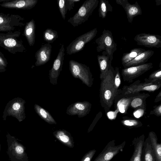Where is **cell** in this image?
I'll use <instances>...</instances> for the list:
<instances>
[{"mask_svg":"<svg viewBox=\"0 0 161 161\" xmlns=\"http://www.w3.org/2000/svg\"><path fill=\"white\" fill-rule=\"evenodd\" d=\"M115 70L112 66L105 76L101 80L100 88V102L106 113L110 109L118 94L119 89L114 85Z\"/></svg>","mask_w":161,"mask_h":161,"instance_id":"1","label":"cell"},{"mask_svg":"<svg viewBox=\"0 0 161 161\" xmlns=\"http://www.w3.org/2000/svg\"><path fill=\"white\" fill-rule=\"evenodd\" d=\"M98 0L85 1L77 12L67 21L73 26H77L87 20L93 12L97 7Z\"/></svg>","mask_w":161,"mask_h":161,"instance_id":"2","label":"cell"},{"mask_svg":"<svg viewBox=\"0 0 161 161\" xmlns=\"http://www.w3.org/2000/svg\"><path fill=\"white\" fill-rule=\"evenodd\" d=\"M8 145L7 153L10 161H28L25 147L17 139L9 134L7 135Z\"/></svg>","mask_w":161,"mask_h":161,"instance_id":"3","label":"cell"},{"mask_svg":"<svg viewBox=\"0 0 161 161\" xmlns=\"http://www.w3.org/2000/svg\"><path fill=\"white\" fill-rule=\"evenodd\" d=\"M69 64L70 71L74 77L79 79L89 87L92 86L94 79L88 66L73 60L69 61Z\"/></svg>","mask_w":161,"mask_h":161,"instance_id":"4","label":"cell"},{"mask_svg":"<svg viewBox=\"0 0 161 161\" xmlns=\"http://www.w3.org/2000/svg\"><path fill=\"white\" fill-rule=\"evenodd\" d=\"M97 44V52L105 51L109 56L112 61L113 59V54L117 50V44L114 41L112 32L104 29L102 34L95 40Z\"/></svg>","mask_w":161,"mask_h":161,"instance_id":"5","label":"cell"},{"mask_svg":"<svg viewBox=\"0 0 161 161\" xmlns=\"http://www.w3.org/2000/svg\"><path fill=\"white\" fill-rule=\"evenodd\" d=\"M161 87V83H141L137 80L129 86H125L122 89H120L119 94L125 95L139 93L141 91L154 92L158 90Z\"/></svg>","mask_w":161,"mask_h":161,"instance_id":"6","label":"cell"},{"mask_svg":"<svg viewBox=\"0 0 161 161\" xmlns=\"http://www.w3.org/2000/svg\"><path fill=\"white\" fill-rule=\"evenodd\" d=\"M97 32V28H95L77 37L67 47V53L70 55L82 50L86 44L95 37Z\"/></svg>","mask_w":161,"mask_h":161,"instance_id":"7","label":"cell"},{"mask_svg":"<svg viewBox=\"0 0 161 161\" xmlns=\"http://www.w3.org/2000/svg\"><path fill=\"white\" fill-rule=\"evenodd\" d=\"M115 142L114 140L109 142L94 161H109L120 152L122 151L125 141L118 145H115Z\"/></svg>","mask_w":161,"mask_h":161,"instance_id":"8","label":"cell"},{"mask_svg":"<svg viewBox=\"0 0 161 161\" xmlns=\"http://www.w3.org/2000/svg\"><path fill=\"white\" fill-rule=\"evenodd\" d=\"M153 67V63H149L124 68L122 70L121 75L125 81L131 82L134 79L142 75Z\"/></svg>","mask_w":161,"mask_h":161,"instance_id":"9","label":"cell"},{"mask_svg":"<svg viewBox=\"0 0 161 161\" xmlns=\"http://www.w3.org/2000/svg\"><path fill=\"white\" fill-rule=\"evenodd\" d=\"M134 40L138 45L147 47H161V36L159 35L143 33L136 35Z\"/></svg>","mask_w":161,"mask_h":161,"instance_id":"10","label":"cell"},{"mask_svg":"<svg viewBox=\"0 0 161 161\" xmlns=\"http://www.w3.org/2000/svg\"><path fill=\"white\" fill-rule=\"evenodd\" d=\"M64 51V46L63 44L59 50L56 58L53 61L52 68L49 71L50 82L54 85L57 84L58 78L62 70L65 55Z\"/></svg>","mask_w":161,"mask_h":161,"instance_id":"11","label":"cell"},{"mask_svg":"<svg viewBox=\"0 0 161 161\" xmlns=\"http://www.w3.org/2000/svg\"><path fill=\"white\" fill-rule=\"evenodd\" d=\"M91 107L92 104L89 102H77L69 105L66 113L69 115H77L79 118L83 117L89 114Z\"/></svg>","mask_w":161,"mask_h":161,"instance_id":"12","label":"cell"},{"mask_svg":"<svg viewBox=\"0 0 161 161\" xmlns=\"http://www.w3.org/2000/svg\"><path fill=\"white\" fill-rule=\"evenodd\" d=\"M116 3L121 5L125 11L128 21L131 23L134 17L142 14L141 7L137 2L134 4H131L128 0H116Z\"/></svg>","mask_w":161,"mask_h":161,"instance_id":"13","label":"cell"},{"mask_svg":"<svg viewBox=\"0 0 161 161\" xmlns=\"http://www.w3.org/2000/svg\"><path fill=\"white\" fill-rule=\"evenodd\" d=\"M52 49V46L50 44L47 43L42 46L36 55V66L44 65L50 60Z\"/></svg>","mask_w":161,"mask_h":161,"instance_id":"14","label":"cell"},{"mask_svg":"<svg viewBox=\"0 0 161 161\" xmlns=\"http://www.w3.org/2000/svg\"><path fill=\"white\" fill-rule=\"evenodd\" d=\"M145 136L142 134L135 137L132 141L134 152L129 161H141V156Z\"/></svg>","mask_w":161,"mask_h":161,"instance_id":"15","label":"cell"},{"mask_svg":"<svg viewBox=\"0 0 161 161\" xmlns=\"http://www.w3.org/2000/svg\"><path fill=\"white\" fill-rule=\"evenodd\" d=\"M97 59L100 71V78L102 80L106 75L111 67V61L109 56L105 51L103 52L102 55L97 56Z\"/></svg>","mask_w":161,"mask_h":161,"instance_id":"16","label":"cell"},{"mask_svg":"<svg viewBox=\"0 0 161 161\" xmlns=\"http://www.w3.org/2000/svg\"><path fill=\"white\" fill-rule=\"evenodd\" d=\"M154 53V52L148 50L143 52L131 61L123 65L124 68L136 66L145 64Z\"/></svg>","mask_w":161,"mask_h":161,"instance_id":"17","label":"cell"},{"mask_svg":"<svg viewBox=\"0 0 161 161\" xmlns=\"http://www.w3.org/2000/svg\"><path fill=\"white\" fill-rule=\"evenodd\" d=\"M150 95L148 93H136L131 99L129 106L136 110L138 109H146V99Z\"/></svg>","mask_w":161,"mask_h":161,"instance_id":"18","label":"cell"},{"mask_svg":"<svg viewBox=\"0 0 161 161\" xmlns=\"http://www.w3.org/2000/svg\"><path fill=\"white\" fill-rule=\"evenodd\" d=\"M54 136L61 143L70 148L74 147V142L70 133L64 130H59L53 132Z\"/></svg>","mask_w":161,"mask_h":161,"instance_id":"19","label":"cell"},{"mask_svg":"<svg viewBox=\"0 0 161 161\" xmlns=\"http://www.w3.org/2000/svg\"><path fill=\"white\" fill-rule=\"evenodd\" d=\"M141 161H156L148 137L144 141L142 154Z\"/></svg>","mask_w":161,"mask_h":161,"instance_id":"20","label":"cell"},{"mask_svg":"<svg viewBox=\"0 0 161 161\" xmlns=\"http://www.w3.org/2000/svg\"><path fill=\"white\" fill-rule=\"evenodd\" d=\"M149 137L156 161H161V144L158 142V138L155 133L153 131L149 132Z\"/></svg>","mask_w":161,"mask_h":161,"instance_id":"21","label":"cell"},{"mask_svg":"<svg viewBox=\"0 0 161 161\" xmlns=\"http://www.w3.org/2000/svg\"><path fill=\"white\" fill-rule=\"evenodd\" d=\"M136 94L121 95L119 94V92L118 95L122 98L117 103L116 109L121 113H125L129 106L131 99Z\"/></svg>","mask_w":161,"mask_h":161,"instance_id":"22","label":"cell"},{"mask_svg":"<svg viewBox=\"0 0 161 161\" xmlns=\"http://www.w3.org/2000/svg\"><path fill=\"white\" fill-rule=\"evenodd\" d=\"M34 109L36 113L46 122L51 125L57 124V122L50 113L42 107L36 104Z\"/></svg>","mask_w":161,"mask_h":161,"instance_id":"23","label":"cell"},{"mask_svg":"<svg viewBox=\"0 0 161 161\" xmlns=\"http://www.w3.org/2000/svg\"><path fill=\"white\" fill-rule=\"evenodd\" d=\"M146 50L140 48H135L130 52L124 53L121 58L122 64L123 65L131 61L139 54Z\"/></svg>","mask_w":161,"mask_h":161,"instance_id":"24","label":"cell"},{"mask_svg":"<svg viewBox=\"0 0 161 161\" xmlns=\"http://www.w3.org/2000/svg\"><path fill=\"white\" fill-rule=\"evenodd\" d=\"M113 7L108 0H100L98 8L99 17L104 19L107 16L108 12L113 11Z\"/></svg>","mask_w":161,"mask_h":161,"instance_id":"25","label":"cell"},{"mask_svg":"<svg viewBox=\"0 0 161 161\" xmlns=\"http://www.w3.org/2000/svg\"><path fill=\"white\" fill-rule=\"evenodd\" d=\"M43 35L44 40L49 44L53 42L58 37L57 32L50 28L45 30Z\"/></svg>","mask_w":161,"mask_h":161,"instance_id":"26","label":"cell"},{"mask_svg":"<svg viewBox=\"0 0 161 161\" xmlns=\"http://www.w3.org/2000/svg\"><path fill=\"white\" fill-rule=\"evenodd\" d=\"M121 122L123 125L129 129L139 127L142 125L141 121L132 118L123 117Z\"/></svg>","mask_w":161,"mask_h":161,"instance_id":"27","label":"cell"},{"mask_svg":"<svg viewBox=\"0 0 161 161\" xmlns=\"http://www.w3.org/2000/svg\"><path fill=\"white\" fill-rule=\"evenodd\" d=\"M145 82L161 83V68L157 69L152 73L148 78L144 79Z\"/></svg>","mask_w":161,"mask_h":161,"instance_id":"28","label":"cell"},{"mask_svg":"<svg viewBox=\"0 0 161 161\" xmlns=\"http://www.w3.org/2000/svg\"><path fill=\"white\" fill-rule=\"evenodd\" d=\"M66 0H57L58 4L59 11L63 19L64 20L66 18V14L68 9L65 5Z\"/></svg>","mask_w":161,"mask_h":161,"instance_id":"29","label":"cell"},{"mask_svg":"<svg viewBox=\"0 0 161 161\" xmlns=\"http://www.w3.org/2000/svg\"><path fill=\"white\" fill-rule=\"evenodd\" d=\"M115 73L114 77V85L115 88L119 89L121 83V75L119 73V68L116 67L115 69Z\"/></svg>","mask_w":161,"mask_h":161,"instance_id":"30","label":"cell"},{"mask_svg":"<svg viewBox=\"0 0 161 161\" xmlns=\"http://www.w3.org/2000/svg\"><path fill=\"white\" fill-rule=\"evenodd\" d=\"M96 152L95 149L89 151L84 155L80 161H91Z\"/></svg>","mask_w":161,"mask_h":161,"instance_id":"31","label":"cell"},{"mask_svg":"<svg viewBox=\"0 0 161 161\" xmlns=\"http://www.w3.org/2000/svg\"><path fill=\"white\" fill-rule=\"evenodd\" d=\"M150 114H154L158 117L161 116V104L154 106L153 109L150 111Z\"/></svg>","mask_w":161,"mask_h":161,"instance_id":"32","label":"cell"},{"mask_svg":"<svg viewBox=\"0 0 161 161\" xmlns=\"http://www.w3.org/2000/svg\"><path fill=\"white\" fill-rule=\"evenodd\" d=\"M80 1V0H66L65 5L68 10L70 11L72 9L75 3Z\"/></svg>","mask_w":161,"mask_h":161,"instance_id":"33","label":"cell"},{"mask_svg":"<svg viewBox=\"0 0 161 161\" xmlns=\"http://www.w3.org/2000/svg\"><path fill=\"white\" fill-rule=\"evenodd\" d=\"M16 41L12 38L7 39L4 41V45L8 47H13L16 45Z\"/></svg>","mask_w":161,"mask_h":161,"instance_id":"34","label":"cell"},{"mask_svg":"<svg viewBox=\"0 0 161 161\" xmlns=\"http://www.w3.org/2000/svg\"><path fill=\"white\" fill-rule=\"evenodd\" d=\"M146 110L141 108L136 109L133 112V115L136 118H139L143 115Z\"/></svg>","mask_w":161,"mask_h":161,"instance_id":"35","label":"cell"},{"mask_svg":"<svg viewBox=\"0 0 161 161\" xmlns=\"http://www.w3.org/2000/svg\"><path fill=\"white\" fill-rule=\"evenodd\" d=\"M119 112V111L117 109L114 112H108L107 113L108 117L110 119H114L115 118L117 113Z\"/></svg>","mask_w":161,"mask_h":161,"instance_id":"36","label":"cell"},{"mask_svg":"<svg viewBox=\"0 0 161 161\" xmlns=\"http://www.w3.org/2000/svg\"><path fill=\"white\" fill-rule=\"evenodd\" d=\"M34 25L33 24L32 26L28 28L26 31V34L28 36H31V34L33 35L34 31Z\"/></svg>","mask_w":161,"mask_h":161,"instance_id":"37","label":"cell"},{"mask_svg":"<svg viewBox=\"0 0 161 161\" xmlns=\"http://www.w3.org/2000/svg\"><path fill=\"white\" fill-rule=\"evenodd\" d=\"M26 4L25 2L23 0L20 1L17 3L16 6L19 8H21L23 7Z\"/></svg>","mask_w":161,"mask_h":161,"instance_id":"38","label":"cell"},{"mask_svg":"<svg viewBox=\"0 0 161 161\" xmlns=\"http://www.w3.org/2000/svg\"><path fill=\"white\" fill-rule=\"evenodd\" d=\"M20 107V104L18 103H15L13 104L12 106V108L15 110H19Z\"/></svg>","mask_w":161,"mask_h":161,"instance_id":"39","label":"cell"},{"mask_svg":"<svg viewBox=\"0 0 161 161\" xmlns=\"http://www.w3.org/2000/svg\"><path fill=\"white\" fill-rule=\"evenodd\" d=\"M161 101V91H160L158 94L156 96L154 102L157 103Z\"/></svg>","mask_w":161,"mask_h":161,"instance_id":"40","label":"cell"},{"mask_svg":"<svg viewBox=\"0 0 161 161\" xmlns=\"http://www.w3.org/2000/svg\"><path fill=\"white\" fill-rule=\"evenodd\" d=\"M155 2H156V5H159L161 4V0H156Z\"/></svg>","mask_w":161,"mask_h":161,"instance_id":"41","label":"cell"},{"mask_svg":"<svg viewBox=\"0 0 161 161\" xmlns=\"http://www.w3.org/2000/svg\"><path fill=\"white\" fill-rule=\"evenodd\" d=\"M3 21V19L0 17V24L2 23Z\"/></svg>","mask_w":161,"mask_h":161,"instance_id":"42","label":"cell"},{"mask_svg":"<svg viewBox=\"0 0 161 161\" xmlns=\"http://www.w3.org/2000/svg\"><path fill=\"white\" fill-rule=\"evenodd\" d=\"M0 149H1V144H0Z\"/></svg>","mask_w":161,"mask_h":161,"instance_id":"43","label":"cell"}]
</instances>
